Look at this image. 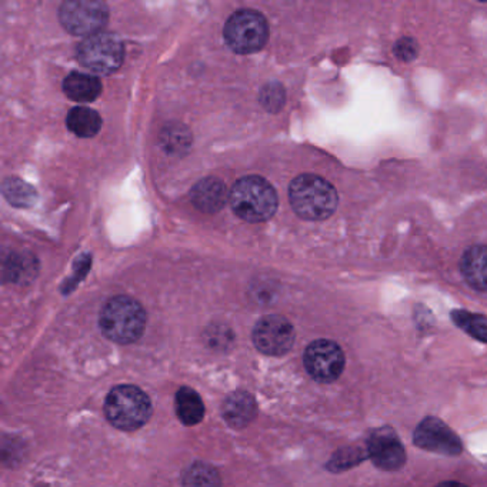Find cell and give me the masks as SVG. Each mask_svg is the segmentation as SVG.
Returning <instances> with one entry per match:
<instances>
[{
    "label": "cell",
    "instance_id": "obj_3",
    "mask_svg": "<svg viewBox=\"0 0 487 487\" xmlns=\"http://www.w3.org/2000/svg\"><path fill=\"white\" fill-rule=\"evenodd\" d=\"M232 209L249 223H262L274 218L277 211L276 191L261 176H244L234 183L229 193Z\"/></svg>",
    "mask_w": 487,
    "mask_h": 487
},
{
    "label": "cell",
    "instance_id": "obj_17",
    "mask_svg": "<svg viewBox=\"0 0 487 487\" xmlns=\"http://www.w3.org/2000/svg\"><path fill=\"white\" fill-rule=\"evenodd\" d=\"M176 415L185 426L198 425L203 420V400L193 389H179V392L176 393Z\"/></svg>",
    "mask_w": 487,
    "mask_h": 487
},
{
    "label": "cell",
    "instance_id": "obj_11",
    "mask_svg": "<svg viewBox=\"0 0 487 487\" xmlns=\"http://www.w3.org/2000/svg\"><path fill=\"white\" fill-rule=\"evenodd\" d=\"M368 454L382 471H398L406 461V451L398 436L389 429L376 430L368 440Z\"/></svg>",
    "mask_w": 487,
    "mask_h": 487
},
{
    "label": "cell",
    "instance_id": "obj_12",
    "mask_svg": "<svg viewBox=\"0 0 487 487\" xmlns=\"http://www.w3.org/2000/svg\"><path fill=\"white\" fill-rule=\"evenodd\" d=\"M222 415L231 428L244 429L251 425L257 416L256 399L246 390H237L224 399Z\"/></svg>",
    "mask_w": 487,
    "mask_h": 487
},
{
    "label": "cell",
    "instance_id": "obj_7",
    "mask_svg": "<svg viewBox=\"0 0 487 487\" xmlns=\"http://www.w3.org/2000/svg\"><path fill=\"white\" fill-rule=\"evenodd\" d=\"M59 19L69 34L86 39L100 34L109 19V9L98 0H69L60 6Z\"/></svg>",
    "mask_w": 487,
    "mask_h": 487
},
{
    "label": "cell",
    "instance_id": "obj_6",
    "mask_svg": "<svg viewBox=\"0 0 487 487\" xmlns=\"http://www.w3.org/2000/svg\"><path fill=\"white\" fill-rule=\"evenodd\" d=\"M78 57L83 67L99 73L110 75L122 67L125 47L122 40L113 34L93 35L86 37L78 47Z\"/></svg>",
    "mask_w": 487,
    "mask_h": 487
},
{
    "label": "cell",
    "instance_id": "obj_24",
    "mask_svg": "<svg viewBox=\"0 0 487 487\" xmlns=\"http://www.w3.org/2000/svg\"><path fill=\"white\" fill-rule=\"evenodd\" d=\"M183 132H185V129H169V136L163 135L166 148L171 149V150H178L176 148H185V138L189 139V136H183Z\"/></svg>",
    "mask_w": 487,
    "mask_h": 487
},
{
    "label": "cell",
    "instance_id": "obj_15",
    "mask_svg": "<svg viewBox=\"0 0 487 487\" xmlns=\"http://www.w3.org/2000/svg\"><path fill=\"white\" fill-rule=\"evenodd\" d=\"M63 90L67 98L75 102L89 103L99 98L102 93V83L95 76L72 72L63 82Z\"/></svg>",
    "mask_w": 487,
    "mask_h": 487
},
{
    "label": "cell",
    "instance_id": "obj_21",
    "mask_svg": "<svg viewBox=\"0 0 487 487\" xmlns=\"http://www.w3.org/2000/svg\"><path fill=\"white\" fill-rule=\"evenodd\" d=\"M363 459H365V454L360 449H343V451H337L330 459L327 468L333 471H346V469L352 468L353 464L359 463Z\"/></svg>",
    "mask_w": 487,
    "mask_h": 487
},
{
    "label": "cell",
    "instance_id": "obj_19",
    "mask_svg": "<svg viewBox=\"0 0 487 487\" xmlns=\"http://www.w3.org/2000/svg\"><path fill=\"white\" fill-rule=\"evenodd\" d=\"M453 319L454 322L458 323L459 327L466 330L469 335L482 340V342H487L486 317L481 316V315H473V313L454 312Z\"/></svg>",
    "mask_w": 487,
    "mask_h": 487
},
{
    "label": "cell",
    "instance_id": "obj_22",
    "mask_svg": "<svg viewBox=\"0 0 487 487\" xmlns=\"http://www.w3.org/2000/svg\"><path fill=\"white\" fill-rule=\"evenodd\" d=\"M284 103L285 90L277 83H270L262 90V105L266 106L270 112H277Z\"/></svg>",
    "mask_w": 487,
    "mask_h": 487
},
{
    "label": "cell",
    "instance_id": "obj_13",
    "mask_svg": "<svg viewBox=\"0 0 487 487\" xmlns=\"http://www.w3.org/2000/svg\"><path fill=\"white\" fill-rule=\"evenodd\" d=\"M227 199H229V193L221 179H202L198 185L192 189V203L194 204V208L203 213H216L222 211Z\"/></svg>",
    "mask_w": 487,
    "mask_h": 487
},
{
    "label": "cell",
    "instance_id": "obj_16",
    "mask_svg": "<svg viewBox=\"0 0 487 487\" xmlns=\"http://www.w3.org/2000/svg\"><path fill=\"white\" fill-rule=\"evenodd\" d=\"M67 125L78 138L89 139L99 133L102 118L96 110L85 106H76L67 113Z\"/></svg>",
    "mask_w": 487,
    "mask_h": 487
},
{
    "label": "cell",
    "instance_id": "obj_23",
    "mask_svg": "<svg viewBox=\"0 0 487 487\" xmlns=\"http://www.w3.org/2000/svg\"><path fill=\"white\" fill-rule=\"evenodd\" d=\"M393 52L399 60L406 63L413 62L419 57V43L413 37H402L396 42Z\"/></svg>",
    "mask_w": 487,
    "mask_h": 487
},
{
    "label": "cell",
    "instance_id": "obj_5",
    "mask_svg": "<svg viewBox=\"0 0 487 487\" xmlns=\"http://www.w3.org/2000/svg\"><path fill=\"white\" fill-rule=\"evenodd\" d=\"M224 40L234 53L249 55L264 49L269 39L266 17L256 10H237L224 25Z\"/></svg>",
    "mask_w": 487,
    "mask_h": 487
},
{
    "label": "cell",
    "instance_id": "obj_10",
    "mask_svg": "<svg viewBox=\"0 0 487 487\" xmlns=\"http://www.w3.org/2000/svg\"><path fill=\"white\" fill-rule=\"evenodd\" d=\"M415 443L425 451L449 456L461 451V439L443 421L436 418H426L421 421L415 431Z\"/></svg>",
    "mask_w": 487,
    "mask_h": 487
},
{
    "label": "cell",
    "instance_id": "obj_4",
    "mask_svg": "<svg viewBox=\"0 0 487 487\" xmlns=\"http://www.w3.org/2000/svg\"><path fill=\"white\" fill-rule=\"evenodd\" d=\"M106 419L120 430L133 431L142 428L151 418L150 398L133 385L116 386L106 398Z\"/></svg>",
    "mask_w": 487,
    "mask_h": 487
},
{
    "label": "cell",
    "instance_id": "obj_1",
    "mask_svg": "<svg viewBox=\"0 0 487 487\" xmlns=\"http://www.w3.org/2000/svg\"><path fill=\"white\" fill-rule=\"evenodd\" d=\"M289 201L295 213L309 222L326 221L339 206V194L326 179L303 173L289 186Z\"/></svg>",
    "mask_w": 487,
    "mask_h": 487
},
{
    "label": "cell",
    "instance_id": "obj_20",
    "mask_svg": "<svg viewBox=\"0 0 487 487\" xmlns=\"http://www.w3.org/2000/svg\"><path fill=\"white\" fill-rule=\"evenodd\" d=\"M4 191L7 201L16 204L19 208L34 203L35 194H36L34 189L26 185L25 181H17V179H9V181H5Z\"/></svg>",
    "mask_w": 487,
    "mask_h": 487
},
{
    "label": "cell",
    "instance_id": "obj_18",
    "mask_svg": "<svg viewBox=\"0 0 487 487\" xmlns=\"http://www.w3.org/2000/svg\"><path fill=\"white\" fill-rule=\"evenodd\" d=\"M221 476L218 471L208 463H193L181 476L183 487H221Z\"/></svg>",
    "mask_w": 487,
    "mask_h": 487
},
{
    "label": "cell",
    "instance_id": "obj_8",
    "mask_svg": "<svg viewBox=\"0 0 487 487\" xmlns=\"http://www.w3.org/2000/svg\"><path fill=\"white\" fill-rule=\"evenodd\" d=\"M303 363L316 382L332 383L340 378L345 369V353L332 340H315L305 350Z\"/></svg>",
    "mask_w": 487,
    "mask_h": 487
},
{
    "label": "cell",
    "instance_id": "obj_2",
    "mask_svg": "<svg viewBox=\"0 0 487 487\" xmlns=\"http://www.w3.org/2000/svg\"><path fill=\"white\" fill-rule=\"evenodd\" d=\"M145 309L138 300L115 296L105 303L100 312V330L108 339L119 345H130L143 337L146 329Z\"/></svg>",
    "mask_w": 487,
    "mask_h": 487
},
{
    "label": "cell",
    "instance_id": "obj_9",
    "mask_svg": "<svg viewBox=\"0 0 487 487\" xmlns=\"http://www.w3.org/2000/svg\"><path fill=\"white\" fill-rule=\"evenodd\" d=\"M295 327L286 317L269 315L256 323L252 339L259 352L267 356H284L295 343Z\"/></svg>",
    "mask_w": 487,
    "mask_h": 487
},
{
    "label": "cell",
    "instance_id": "obj_14",
    "mask_svg": "<svg viewBox=\"0 0 487 487\" xmlns=\"http://www.w3.org/2000/svg\"><path fill=\"white\" fill-rule=\"evenodd\" d=\"M461 272L471 289L487 292V244H473L464 251Z\"/></svg>",
    "mask_w": 487,
    "mask_h": 487
},
{
    "label": "cell",
    "instance_id": "obj_25",
    "mask_svg": "<svg viewBox=\"0 0 487 487\" xmlns=\"http://www.w3.org/2000/svg\"><path fill=\"white\" fill-rule=\"evenodd\" d=\"M438 487H468L466 484L458 483V482H445V483L439 484Z\"/></svg>",
    "mask_w": 487,
    "mask_h": 487
}]
</instances>
